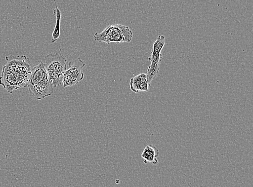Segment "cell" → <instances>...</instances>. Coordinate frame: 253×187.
<instances>
[{
  "label": "cell",
  "instance_id": "cell-1",
  "mask_svg": "<svg viewBox=\"0 0 253 187\" xmlns=\"http://www.w3.org/2000/svg\"><path fill=\"white\" fill-rule=\"evenodd\" d=\"M7 63L3 67L0 76V85L9 93L27 86L32 67L30 60L26 56L5 57Z\"/></svg>",
  "mask_w": 253,
  "mask_h": 187
},
{
  "label": "cell",
  "instance_id": "cell-2",
  "mask_svg": "<svg viewBox=\"0 0 253 187\" xmlns=\"http://www.w3.org/2000/svg\"><path fill=\"white\" fill-rule=\"evenodd\" d=\"M27 87L29 92L38 100L50 96L54 93L43 62L32 68Z\"/></svg>",
  "mask_w": 253,
  "mask_h": 187
},
{
  "label": "cell",
  "instance_id": "cell-3",
  "mask_svg": "<svg viewBox=\"0 0 253 187\" xmlns=\"http://www.w3.org/2000/svg\"><path fill=\"white\" fill-rule=\"evenodd\" d=\"M93 38L97 42L109 44L111 43L120 44L130 43L132 38V32L127 26L113 24L106 28L101 33H96Z\"/></svg>",
  "mask_w": 253,
  "mask_h": 187
},
{
  "label": "cell",
  "instance_id": "cell-4",
  "mask_svg": "<svg viewBox=\"0 0 253 187\" xmlns=\"http://www.w3.org/2000/svg\"><path fill=\"white\" fill-rule=\"evenodd\" d=\"M44 67L52 86L56 87L62 83L64 73L67 70V58L56 53L44 57Z\"/></svg>",
  "mask_w": 253,
  "mask_h": 187
},
{
  "label": "cell",
  "instance_id": "cell-5",
  "mask_svg": "<svg viewBox=\"0 0 253 187\" xmlns=\"http://www.w3.org/2000/svg\"><path fill=\"white\" fill-rule=\"evenodd\" d=\"M85 66L84 62L81 58L69 63V68L64 73L62 79L64 88L78 84L84 79L83 69Z\"/></svg>",
  "mask_w": 253,
  "mask_h": 187
},
{
  "label": "cell",
  "instance_id": "cell-6",
  "mask_svg": "<svg viewBox=\"0 0 253 187\" xmlns=\"http://www.w3.org/2000/svg\"><path fill=\"white\" fill-rule=\"evenodd\" d=\"M131 90L135 93L148 91L149 85L147 80L146 74H140L130 80Z\"/></svg>",
  "mask_w": 253,
  "mask_h": 187
},
{
  "label": "cell",
  "instance_id": "cell-7",
  "mask_svg": "<svg viewBox=\"0 0 253 187\" xmlns=\"http://www.w3.org/2000/svg\"><path fill=\"white\" fill-rule=\"evenodd\" d=\"M166 44V38L163 35L159 36L153 45L151 54L148 60L151 62L161 63L162 55L161 51Z\"/></svg>",
  "mask_w": 253,
  "mask_h": 187
},
{
  "label": "cell",
  "instance_id": "cell-8",
  "mask_svg": "<svg viewBox=\"0 0 253 187\" xmlns=\"http://www.w3.org/2000/svg\"><path fill=\"white\" fill-rule=\"evenodd\" d=\"M160 154V151L155 146L149 145L146 146L144 149L143 153L141 155L144 159V163H150L154 165L158 164L157 157Z\"/></svg>",
  "mask_w": 253,
  "mask_h": 187
},
{
  "label": "cell",
  "instance_id": "cell-9",
  "mask_svg": "<svg viewBox=\"0 0 253 187\" xmlns=\"http://www.w3.org/2000/svg\"><path fill=\"white\" fill-rule=\"evenodd\" d=\"M55 4V9L54 10V14L56 16V24L52 34L51 43H54L57 41V39L60 37V23L61 19V12L59 10L56 1H54Z\"/></svg>",
  "mask_w": 253,
  "mask_h": 187
},
{
  "label": "cell",
  "instance_id": "cell-10",
  "mask_svg": "<svg viewBox=\"0 0 253 187\" xmlns=\"http://www.w3.org/2000/svg\"><path fill=\"white\" fill-rule=\"evenodd\" d=\"M160 63L151 62V65L149 67L146 74L147 80H148L149 86H150L151 81L157 77L159 70H160Z\"/></svg>",
  "mask_w": 253,
  "mask_h": 187
}]
</instances>
